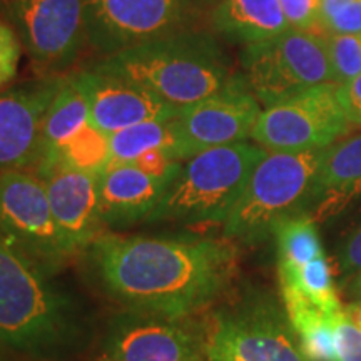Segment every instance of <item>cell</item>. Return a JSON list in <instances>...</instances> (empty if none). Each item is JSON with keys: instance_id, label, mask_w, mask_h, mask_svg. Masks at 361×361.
Listing matches in <instances>:
<instances>
[{"instance_id": "cell-21", "label": "cell", "mask_w": 361, "mask_h": 361, "mask_svg": "<svg viewBox=\"0 0 361 361\" xmlns=\"http://www.w3.org/2000/svg\"><path fill=\"white\" fill-rule=\"evenodd\" d=\"M273 238L276 241L278 266H300L326 255L318 223L310 214L283 221L273 231Z\"/></svg>"}, {"instance_id": "cell-8", "label": "cell", "mask_w": 361, "mask_h": 361, "mask_svg": "<svg viewBox=\"0 0 361 361\" xmlns=\"http://www.w3.org/2000/svg\"><path fill=\"white\" fill-rule=\"evenodd\" d=\"M350 130L338 84H322L261 111L251 139L269 152H300L329 147Z\"/></svg>"}, {"instance_id": "cell-25", "label": "cell", "mask_w": 361, "mask_h": 361, "mask_svg": "<svg viewBox=\"0 0 361 361\" xmlns=\"http://www.w3.org/2000/svg\"><path fill=\"white\" fill-rule=\"evenodd\" d=\"M336 266L343 279L361 271V206L338 241Z\"/></svg>"}, {"instance_id": "cell-9", "label": "cell", "mask_w": 361, "mask_h": 361, "mask_svg": "<svg viewBox=\"0 0 361 361\" xmlns=\"http://www.w3.org/2000/svg\"><path fill=\"white\" fill-rule=\"evenodd\" d=\"M0 231L44 273L74 256L54 218L44 180L29 171L0 173Z\"/></svg>"}, {"instance_id": "cell-31", "label": "cell", "mask_w": 361, "mask_h": 361, "mask_svg": "<svg viewBox=\"0 0 361 361\" xmlns=\"http://www.w3.org/2000/svg\"><path fill=\"white\" fill-rule=\"evenodd\" d=\"M338 97L351 128H361V75L338 85Z\"/></svg>"}, {"instance_id": "cell-1", "label": "cell", "mask_w": 361, "mask_h": 361, "mask_svg": "<svg viewBox=\"0 0 361 361\" xmlns=\"http://www.w3.org/2000/svg\"><path fill=\"white\" fill-rule=\"evenodd\" d=\"M90 256L106 290L142 314L184 319L218 301L238 269L229 239L101 233Z\"/></svg>"}, {"instance_id": "cell-18", "label": "cell", "mask_w": 361, "mask_h": 361, "mask_svg": "<svg viewBox=\"0 0 361 361\" xmlns=\"http://www.w3.org/2000/svg\"><path fill=\"white\" fill-rule=\"evenodd\" d=\"M361 196V134L328 147L310 216L324 223Z\"/></svg>"}, {"instance_id": "cell-19", "label": "cell", "mask_w": 361, "mask_h": 361, "mask_svg": "<svg viewBox=\"0 0 361 361\" xmlns=\"http://www.w3.org/2000/svg\"><path fill=\"white\" fill-rule=\"evenodd\" d=\"M216 32L238 44H258L290 29L279 0H219L211 13Z\"/></svg>"}, {"instance_id": "cell-2", "label": "cell", "mask_w": 361, "mask_h": 361, "mask_svg": "<svg viewBox=\"0 0 361 361\" xmlns=\"http://www.w3.org/2000/svg\"><path fill=\"white\" fill-rule=\"evenodd\" d=\"M89 67L141 85L178 111L243 79L218 40L196 29L126 49Z\"/></svg>"}, {"instance_id": "cell-15", "label": "cell", "mask_w": 361, "mask_h": 361, "mask_svg": "<svg viewBox=\"0 0 361 361\" xmlns=\"http://www.w3.org/2000/svg\"><path fill=\"white\" fill-rule=\"evenodd\" d=\"M44 180L54 218L71 251L90 247L102 233L99 211V174H89L52 161L34 171Z\"/></svg>"}, {"instance_id": "cell-29", "label": "cell", "mask_w": 361, "mask_h": 361, "mask_svg": "<svg viewBox=\"0 0 361 361\" xmlns=\"http://www.w3.org/2000/svg\"><path fill=\"white\" fill-rule=\"evenodd\" d=\"M290 29L319 30V0H279Z\"/></svg>"}, {"instance_id": "cell-22", "label": "cell", "mask_w": 361, "mask_h": 361, "mask_svg": "<svg viewBox=\"0 0 361 361\" xmlns=\"http://www.w3.org/2000/svg\"><path fill=\"white\" fill-rule=\"evenodd\" d=\"M173 119L147 121L111 134L109 164H129L151 149L173 151Z\"/></svg>"}, {"instance_id": "cell-11", "label": "cell", "mask_w": 361, "mask_h": 361, "mask_svg": "<svg viewBox=\"0 0 361 361\" xmlns=\"http://www.w3.org/2000/svg\"><path fill=\"white\" fill-rule=\"evenodd\" d=\"M245 79L204 101L184 107L173 119V156L179 161L209 149L245 142L261 114Z\"/></svg>"}, {"instance_id": "cell-26", "label": "cell", "mask_w": 361, "mask_h": 361, "mask_svg": "<svg viewBox=\"0 0 361 361\" xmlns=\"http://www.w3.org/2000/svg\"><path fill=\"white\" fill-rule=\"evenodd\" d=\"M333 333L338 361H361V328L345 313V305L333 318Z\"/></svg>"}, {"instance_id": "cell-3", "label": "cell", "mask_w": 361, "mask_h": 361, "mask_svg": "<svg viewBox=\"0 0 361 361\" xmlns=\"http://www.w3.org/2000/svg\"><path fill=\"white\" fill-rule=\"evenodd\" d=\"M328 147L300 152H269L258 162L228 219L223 236L256 245L273 236L283 221L310 214Z\"/></svg>"}, {"instance_id": "cell-17", "label": "cell", "mask_w": 361, "mask_h": 361, "mask_svg": "<svg viewBox=\"0 0 361 361\" xmlns=\"http://www.w3.org/2000/svg\"><path fill=\"white\" fill-rule=\"evenodd\" d=\"M169 184L134 164H107L99 174V211L104 224L147 221Z\"/></svg>"}, {"instance_id": "cell-16", "label": "cell", "mask_w": 361, "mask_h": 361, "mask_svg": "<svg viewBox=\"0 0 361 361\" xmlns=\"http://www.w3.org/2000/svg\"><path fill=\"white\" fill-rule=\"evenodd\" d=\"M74 74L87 97L89 123L107 135L147 121H169L179 114L151 90L119 75L90 67Z\"/></svg>"}, {"instance_id": "cell-14", "label": "cell", "mask_w": 361, "mask_h": 361, "mask_svg": "<svg viewBox=\"0 0 361 361\" xmlns=\"http://www.w3.org/2000/svg\"><path fill=\"white\" fill-rule=\"evenodd\" d=\"M101 361H207L206 340L180 319L144 314L111 329Z\"/></svg>"}, {"instance_id": "cell-13", "label": "cell", "mask_w": 361, "mask_h": 361, "mask_svg": "<svg viewBox=\"0 0 361 361\" xmlns=\"http://www.w3.org/2000/svg\"><path fill=\"white\" fill-rule=\"evenodd\" d=\"M62 80L49 75L0 92V173L35 168L45 112Z\"/></svg>"}, {"instance_id": "cell-27", "label": "cell", "mask_w": 361, "mask_h": 361, "mask_svg": "<svg viewBox=\"0 0 361 361\" xmlns=\"http://www.w3.org/2000/svg\"><path fill=\"white\" fill-rule=\"evenodd\" d=\"M129 164H134L135 168L144 171L146 174L164 180L168 184L173 183L180 168H183V161L176 159L168 149H151V151H146L142 156H139L137 159L129 162Z\"/></svg>"}, {"instance_id": "cell-20", "label": "cell", "mask_w": 361, "mask_h": 361, "mask_svg": "<svg viewBox=\"0 0 361 361\" xmlns=\"http://www.w3.org/2000/svg\"><path fill=\"white\" fill-rule=\"evenodd\" d=\"M89 116L87 97H85L82 87L75 79V74L64 75L61 87L54 96L47 112H45L37 164L56 154L57 149L67 139H71L89 123Z\"/></svg>"}, {"instance_id": "cell-24", "label": "cell", "mask_w": 361, "mask_h": 361, "mask_svg": "<svg viewBox=\"0 0 361 361\" xmlns=\"http://www.w3.org/2000/svg\"><path fill=\"white\" fill-rule=\"evenodd\" d=\"M335 84L341 85L361 75V37L351 34L322 32Z\"/></svg>"}, {"instance_id": "cell-12", "label": "cell", "mask_w": 361, "mask_h": 361, "mask_svg": "<svg viewBox=\"0 0 361 361\" xmlns=\"http://www.w3.org/2000/svg\"><path fill=\"white\" fill-rule=\"evenodd\" d=\"M8 17L27 54L52 74L75 62L87 44L84 0H11Z\"/></svg>"}, {"instance_id": "cell-23", "label": "cell", "mask_w": 361, "mask_h": 361, "mask_svg": "<svg viewBox=\"0 0 361 361\" xmlns=\"http://www.w3.org/2000/svg\"><path fill=\"white\" fill-rule=\"evenodd\" d=\"M109 135L101 133L92 124L87 123L82 129L72 135L71 139H67L57 149L56 154L49 157V159L39 162L35 166V169L39 166L47 164V162L61 161L69 166V168L82 171V173L101 174L107 168V164H109Z\"/></svg>"}, {"instance_id": "cell-5", "label": "cell", "mask_w": 361, "mask_h": 361, "mask_svg": "<svg viewBox=\"0 0 361 361\" xmlns=\"http://www.w3.org/2000/svg\"><path fill=\"white\" fill-rule=\"evenodd\" d=\"M266 154L258 144L236 142L189 157L147 221L224 224Z\"/></svg>"}, {"instance_id": "cell-6", "label": "cell", "mask_w": 361, "mask_h": 361, "mask_svg": "<svg viewBox=\"0 0 361 361\" xmlns=\"http://www.w3.org/2000/svg\"><path fill=\"white\" fill-rule=\"evenodd\" d=\"M241 75L266 107L316 85L335 84L326 42L316 30L288 29L274 39L245 45Z\"/></svg>"}, {"instance_id": "cell-28", "label": "cell", "mask_w": 361, "mask_h": 361, "mask_svg": "<svg viewBox=\"0 0 361 361\" xmlns=\"http://www.w3.org/2000/svg\"><path fill=\"white\" fill-rule=\"evenodd\" d=\"M20 59V40L13 27L0 22V89L16 78Z\"/></svg>"}, {"instance_id": "cell-10", "label": "cell", "mask_w": 361, "mask_h": 361, "mask_svg": "<svg viewBox=\"0 0 361 361\" xmlns=\"http://www.w3.org/2000/svg\"><path fill=\"white\" fill-rule=\"evenodd\" d=\"M204 340L207 361H308L288 316L268 305L218 314Z\"/></svg>"}, {"instance_id": "cell-7", "label": "cell", "mask_w": 361, "mask_h": 361, "mask_svg": "<svg viewBox=\"0 0 361 361\" xmlns=\"http://www.w3.org/2000/svg\"><path fill=\"white\" fill-rule=\"evenodd\" d=\"M87 44L102 57L192 30L201 0H84Z\"/></svg>"}, {"instance_id": "cell-4", "label": "cell", "mask_w": 361, "mask_h": 361, "mask_svg": "<svg viewBox=\"0 0 361 361\" xmlns=\"http://www.w3.org/2000/svg\"><path fill=\"white\" fill-rule=\"evenodd\" d=\"M42 269L0 231V341L51 353L74 336L72 310Z\"/></svg>"}, {"instance_id": "cell-30", "label": "cell", "mask_w": 361, "mask_h": 361, "mask_svg": "<svg viewBox=\"0 0 361 361\" xmlns=\"http://www.w3.org/2000/svg\"><path fill=\"white\" fill-rule=\"evenodd\" d=\"M319 32L328 34H361V0H353L319 22Z\"/></svg>"}, {"instance_id": "cell-32", "label": "cell", "mask_w": 361, "mask_h": 361, "mask_svg": "<svg viewBox=\"0 0 361 361\" xmlns=\"http://www.w3.org/2000/svg\"><path fill=\"white\" fill-rule=\"evenodd\" d=\"M343 290H345V296H348L350 301H361V271L348 278Z\"/></svg>"}]
</instances>
